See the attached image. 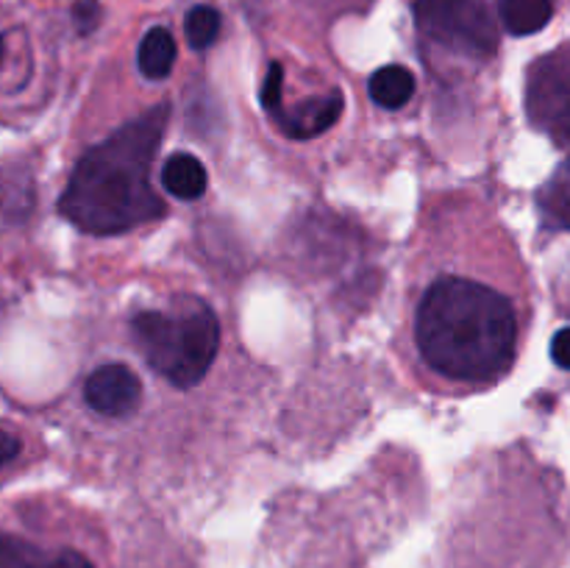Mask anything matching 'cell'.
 Here are the masks:
<instances>
[{
  "mask_svg": "<svg viewBox=\"0 0 570 568\" xmlns=\"http://www.w3.org/2000/svg\"><path fill=\"white\" fill-rule=\"evenodd\" d=\"M170 106L159 104L117 128L78 159L59 198V212L95 237L131 232L165 215V200L150 184Z\"/></svg>",
  "mask_w": 570,
  "mask_h": 568,
  "instance_id": "cell-1",
  "label": "cell"
},
{
  "mask_svg": "<svg viewBox=\"0 0 570 568\" xmlns=\"http://www.w3.org/2000/svg\"><path fill=\"white\" fill-rule=\"evenodd\" d=\"M415 337L432 371L460 382H490L515 360V310L488 284L443 276L417 306Z\"/></svg>",
  "mask_w": 570,
  "mask_h": 568,
  "instance_id": "cell-2",
  "label": "cell"
},
{
  "mask_svg": "<svg viewBox=\"0 0 570 568\" xmlns=\"http://www.w3.org/2000/svg\"><path fill=\"white\" fill-rule=\"evenodd\" d=\"M131 337L156 373L189 390L204 382L220 351V323L206 304H195L184 315L139 312L131 321Z\"/></svg>",
  "mask_w": 570,
  "mask_h": 568,
  "instance_id": "cell-3",
  "label": "cell"
},
{
  "mask_svg": "<svg viewBox=\"0 0 570 568\" xmlns=\"http://www.w3.org/2000/svg\"><path fill=\"white\" fill-rule=\"evenodd\" d=\"M417 31L440 48L473 59H490L499 48V28L484 0H415Z\"/></svg>",
  "mask_w": 570,
  "mask_h": 568,
  "instance_id": "cell-4",
  "label": "cell"
},
{
  "mask_svg": "<svg viewBox=\"0 0 570 568\" xmlns=\"http://www.w3.org/2000/svg\"><path fill=\"white\" fill-rule=\"evenodd\" d=\"M527 115L554 145L570 150V53H549L529 67Z\"/></svg>",
  "mask_w": 570,
  "mask_h": 568,
  "instance_id": "cell-5",
  "label": "cell"
},
{
  "mask_svg": "<svg viewBox=\"0 0 570 568\" xmlns=\"http://www.w3.org/2000/svg\"><path fill=\"white\" fill-rule=\"evenodd\" d=\"M83 399L100 415L120 418L137 410L139 399H142V382L122 362H109L89 373L87 384H83Z\"/></svg>",
  "mask_w": 570,
  "mask_h": 568,
  "instance_id": "cell-6",
  "label": "cell"
},
{
  "mask_svg": "<svg viewBox=\"0 0 570 568\" xmlns=\"http://www.w3.org/2000/svg\"><path fill=\"white\" fill-rule=\"evenodd\" d=\"M345 98L340 89L328 95H317V98L304 100V104L293 106L287 111H276V123L289 139H312L326 134L334 123L343 115Z\"/></svg>",
  "mask_w": 570,
  "mask_h": 568,
  "instance_id": "cell-7",
  "label": "cell"
},
{
  "mask_svg": "<svg viewBox=\"0 0 570 568\" xmlns=\"http://www.w3.org/2000/svg\"><path fill=\"white\" fill-rule=\"evenodd\" d=\"M0 568H95L81 551L42 549L17 535L0 532Z\"/></svg>",
  "mask_w": 570,
  "mask_h": 568,
  "instance_id": "cell-8",
  "label": "cell"
},
{
  "mask_svg": "<svg viewBox=\"0 0 570 568\" xmlns=\"http://www.w3.org/2000/svg\"><path fill=\"white\" fill-rule=\"evenodd\" d=\"M161 184L170 195L181 200H198L209 187V176L198 156L173 154L161 167Z\"/></svg>",
  "mask_w": 570,
  "mask_h": 568,
  "instance_id": "cell-9",
  "label": "cell"
},
{
  "mask_svg": "<svg viewBox=\"0 0 570 568\" xmlns=\"http://www.w3.org/2000/svg\"><path fill=\"white\" fill-rule=\"evenodd\" d=\"M495 3H499L501 22L515 37L543 31L554 14V0H495Z\"/></svg>",
  "mask_w": 570,
  "mask_h": 568,
  "instance_id": "cell-10",
  "label": "cell"
},
{
  "mask_svg": "<svg viewBox=\"0 0 570 568\" xmlns=\"http://www.w3.org/2000/svg\"><path fill=\"white\" fill-rule=\"evenodd\" d=\"M367 92H371L373 104L382 106V109H401L415 95V76L406 67L387 65L373 72Z\"/></svg>",
  "mask_w": 570,
  "mask_h": 568,
  "instance_id": "cell-11",
  "label": "cell"
},
{
  "mask_svg": "<svg viewBox=\"0 0 570 568\" xmlns=\"http://www.w3.org/2000/svg\"><path fill=\"white\" fill-rule=\"evenodd\" d=\"M176 39L167 28H150L142 37L137 50V65L142 70L145 78H167L173 72V65H176Z\"/></svg>",
  "mask_w": 570,
  "mask_h": 568,
  "instance_id": "cell-12",
  "label": "cell"
},
{
  "mask_svg": "<svg viewBox=\"0 0 570 568\" xmlns=\"http://www.w3.org/2000/svg\"><path fill=\"white\" fill-rule=\"evenodd\" d=\"M540 215L549 226L570 232V156L538 193Z\"/></svg>",
  "mask_w": 570,
  "mask_h": 568,
  "instance_id": "cell-13",
  "label": "cell"
},
{
  "mask_svg": "<svg viewBox=\"0 0 570 568\" xmlns=\"http://www.w3.org/2000/svg\"><path fill=\"white\" fill-rule=\"evenodd\" d=\"M17 65L31 70V50H28V39L22 28H11V31L0 33V87H9V92L22 89L20 76L14 72Z\"/></svg>",
  "mask_w": 570,
  "mask_h": 568,
  "instance_id": "cell-14",
  "label": "cell"
},
{
  "mask_svg": "<svg viewBox=\"0 0 570 568\" xmlns=\"http://www.w3.org/2000/svg\"><path fill=\"white\" fill-rule=\"evenodd\" d=\"M184 33H187V42L195 50L209 48L212 42L220 33V11L212 9V6H195L187 11V20H184Z\"/></svg>",
  "mask_w": 570,
  "mask_h": 568,
  "instance_id": "cell-15",
  "label": "cell"
},
{
  "mask_svg": "<svg viewBox=\"0 0 570 568\" xmlns=\"http://www.w3.org/2000/svg\"><path fill=\"white\" fill-rule=\"evenodd\" d=\"M282 92H284V67L278 65V61H273L271 70H267L265 76V84H262V106H265L267 111H278L282 109Z\"/></svg>",
  "mask_w": 570,
  "mask_h": 568,
  "instance_id": "cell-16",
  "label": "cell"
},
{
  "mask_svg": "<svg viewBox=\"0 0 570 568\" xmlns=\"http://www.w3.org/2000/svg\"><path fill=\"white\" fill-rule=\"evenodd\" d=\"M100 14H104V9H100L98 0H76V6H72V22H76L78 33H92L98 28Z\"/></svg>",
  "mask_w": 570,
  "mask_h": 568,
  "instance_id": "cell-17",
  "label": "cell"
},
{
  "mask_svg": "<svg viewBox=\"0 0 570 568\" xmlns=\"http://www.w3.org/2000/svg\"><path fill=\"white\" fill-rule=\"evenodd\" d=\"M20 451H22L20 438H17L11 429L0 427V471H3L6 466H11V462L20 457Z\"/></svg>",
  "mask_w": 570,
  "mask_h": 568,
  "instance_id": "cell-18",
  "label": "cell"
},
{
  "mask_svg": "<svg viewBox=\"0 0 570 568\" xmlns=\"http://www.w3.org/2000/svg\"><path fill=\"white\" fill-rule=\"evenodd\" d=\"M551 356H554L557 365L570 371V326L560 329L554 334V340H551Z\"/></svg>",
  "mask_w": 570,
  "mask_h": 568,
  "instance_id": "cell-19",
  "label": "cell"
}]
</instances>
